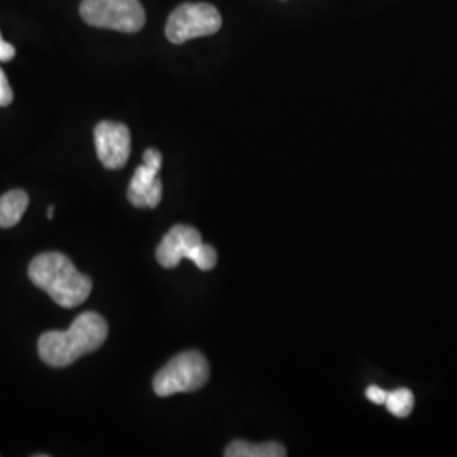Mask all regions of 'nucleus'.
<instances>
[{
	"label": "nucleus",
	"instance_id": "2",
	"mask_svg": "<svg viewBox=\"0 0 457 457\" xmlns=\"http://www.w3.org/2000/svg\"><path fill=\"white\" fill-rule=\"evenodd\" d=\"M29 278L60 307L75 309L92 292V279L80 273L62 253H43L29 264Z\"/></svg>",
	"mask_w": 457,
	"mask_h": 457
},
{
	"label": "nucleus",
	"instance_id": "11",
	"mask_svg": "<svg viewBox=\"0 0 457 457\" xmlns=\"http://www.w3.org/2000/svg\"><path fill=\"white\" fill-rule=\"evenodd\" d=\"M386 409L390 413L398 419H405L409 417L415 405V398L413 393L410 392L409 388H398L395 392L388 393L386 398Z\"/></svg>",
	"mask_w": 457,
	"mask_h": 457
},
{
	"label": "nucleus",
	"instance_id": "8",
	"mask_svg": "<svg viewBox=\"0 0 457 457\" xmlns=\"http://www.w3.org/2000/svg\"><path fill=\"white\" fill-rule=\"evenodd\" d=\"M160 170H154L147 164H141L132 177L128 198L134 207L154 209L160 205L163 196V183L158 179Z\"/></svg>",
	"mask_w": 457,
	"mask_h": 457
},
{
	"label": "nucleus",
	"instance_id": "15",
	"mask_svg": "<svg viewBox=\"0 0 457 457\" xmlns=\"http://www.w3.org/2000/svg\"><path fill=\"white\" fill-rule=\"evenodd\" d=\"M366 396H368V400H371L376 405H385V403H386V398H388V392L373 385V386H370V388L366 390Z\"/></svg>",
	"mask_w": 457,
	"mask_h": 457
},
{
	"label": "nucleus",
	"instance_id": "7",
	"mask_svg": "<svg viewBox=\"0 0 457 457\" xmlns=\"http://www.w3.org/2000/svg\"><path fill=\"white\" fill-rule=\"evenodd\" d=\"M198 245H202V236L195 228L175 226L158 245L156 260L163 268H175L181 260H188V254Z\"/></svg>",
	"mask_w": 457,
	"mask_h": 457
},
{
	"label": "nucleus",
	"instance_id": "16",
	"mask_svg": "<svg viewBox=\"0 0 457 457\" xmlns=\"http://www.w3.org/2000/svg\"><path fill=\"white\" fill-rule=\"evenodd\" d=\"M14 56H16V48L11 43H7L0 34V62H11L14 60Z\"/></svg>",
	"mask_w": 457,
	"mask_h": 457
},
{
	"label": "nucleus",
	"instance_id": "10",
	"mask_svg": "<svg viewBox=\"0 0 457 457\" xmlns=\"http://www.w3.org/2000/svg\"><path fill=\"white\" fill-rule=\"evenodd\" d=\"M226 457H283L287 456V449L278 442L264 444H249V442L234 441L228 444Z\"/></svg>",
	"mask_w": 457,
	"mask_h": 457
},
{
	"label": "nucleus",
	"instance_id": "13",
	"mask_svg": "<svg viewBox=\"0 0 457 457\" xmlns=\"http://www.w3.org/2000/svg\"><path fill=\"white\" fill-rule=\"evenodd\" d=\"M14 100V92L12 87L7 80V75L4 73V70L0 68V107H7L11 105Z\"/></svg>",
	"mask_w": 457,
	"mask_h": 457
},
{
	"label": "nucleus",
	"instance_id": "6",
	"mask_svg": "<svg viewBox=\"0 0 457 457\" xmlns=\"http://www.w3.org/2000/svg\"><path fill=\"white\" fill-rule=\"evenodd\" d=\"M94 137L100 163L107 170H119L126 166L131 154V132L128 126L112 120H102L96 128Z\"/></svg>",
	"mask_w": 457,
	"mask_h": 457
},
{
	"label": "nucleus",
	"instance_id": "4",
	"mask_svg": "<svg viewBox=\"0 0 457 457\" xmlns=\"http://www.w3.org/2000/svg\"><path fill=\"white\" fill-rule=\"evenodd\" d=\"M80 16L94 28L128 34L139 33L146 22L139 0H83Z\"/></svg>",
	"mask_w": 457,
	"mask_h": 457
},
{
	"label": "nucleus",
	"instance_id": "5",
	"mask_svg": "<svg viewBox=\"0 0 457 457\" xmlns=\"http://www.w3.org/2000/svg\"><path fill=\"white\" fill-rule=\"evenodd\" d=\"M222 26L220 12L205 2L183 4L177 7L166 22V37L173 45H183L190 39L212 36Z\"/></svg>",
	"mask_w": 457,
	"mask_h": 457
},
{
	"label": "nucleus",
	"instance_id": "9",
	"mask_svg": "<svg viewBox=\"0 0 457 457\" xmlns=\"http://www.w3.org/2000/svg\"><path fill=\"white\" fill-rule=\"evenodd\" d=\"M29 196L22 190H11L0 196V228H14L26 213Z\"/></svg>",
	"mask_w": 457,
	"mask_h": 457
},
{
	"label": "nucleus",
	"instance_id": "14",
	"mask_svg": "<svg viewBox=\"0 0 457 457\" xmlns=\"http://www.w3.org/2000/svg\"><path fill=\"white\" fill-rule=\"evenodd\" d=\"M143 163L154 168V170H162L163 164V156L158 149H146L145 156H143Z\"/></svg>",
	"mask_w": 457,
	"mask_h": 457
},
{
	"label": "nucleus",
	"instance_id": "17",
	"mask_svg": "<svg viewBox=\"0 0 457 457\" xmlns=\"http://www.w3.org/2000/svg\"><path fill=\"white\" fill-rule=\"evenodd\" d=\"M53 215H54V207H53V205H51V207H49V209H48L49 219H51V217H53Z\"/></svg>",
	"mask_w": 457,
	"mask_h": 457
},
{
	"label": "nucleus",
	"instance_id": "1",
	"mask_svg": "<svg viewBox=\"0 0 457 457\" xmlns=\"http://www.w3.org/2000/svg\"><path fill=\"white\" fill-rule=\"evenodd\" d=\"M109 336V326L96 312H83L70 328L49 330L37 341L39 358L51 368H66L85 354L97 351Z\"/></svg>",
	"mask_w": 457,
	"mask_h": 457
},
{
	"label": "nucleus",
	"instance_id": "12",
	"mask_svg": "<svg viewBox=\"0 0 457 457\" xmlns=\"http://www.w3.org/2000/svg\"><path fill=\"white\" fill-rule=\"evenodd\" d=\"M188 260L195 262L196 268L202 271H211L213 266L217 264V253L212 245H198L192 249V253L188 254Z\"/></svg>",
	"mask_w": 457,
	"mask_h": 457
},
{
	"label": "nucleus",
	"instance_id": "3",
	"mask_svg": "<svg viewBox=\"0 0 457 457\" xmlns=\"http://www.w3.org/2000/svg\"><path fill=\"white\" fill-rule=\"evenodd\" d=\"M209 376L211 368L205 356L196 351H187L175 356L158 371L153 381V390L158 396L195 392L209 381Z\"/></svg>",
	"mask_w": 457,
	"mask_h": 457
}]
</instances>
